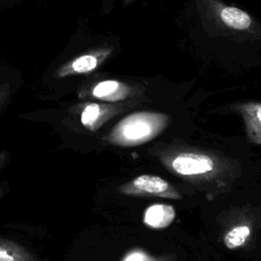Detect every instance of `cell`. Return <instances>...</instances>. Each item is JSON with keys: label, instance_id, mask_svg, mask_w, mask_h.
Returning a JSON list of instances; mask_svg holds the SVG:
<instances>
[{"label": "cell", "instance_id": "6da1fadb", "mask_svg": "<svg viewBox=\"0 0 261 261\" xmlns=\"http://www.w3.org/2000/svg\"><path fill=\"white\" fill-rule=\"evenodd\" d=\"M207 34L233 40H256L261 37L259 22L245 10L222 0H194Z\"/></svg>", "mask_w": 261, "mask_h": 261}, {"label": "cell", "instance_id": "7a4b0ae2", "mask_svg": "<svg viewBox=\"0 0 261 261\" xmlns=\"http://www.w3.org/2000/svg\"><path fill=\"white\" fill-rule=\"evenodd\" d=\"M168 117L162 113L141 111L122 118L111 130L108 141L119 146L144 144L156 137L166 125Z\"/></svg>", "mask_w": 261, "mask_h": 261}, {"label": "cell", "instance_id": "3957f363", "mask_svg": "<svg viewBox=\"0 0 261 261\" xmlns=\"http://www.w3.org/2000/svg\"><path fill=\"white\" fill-rule=\"evenodd\" d=\"M124 194L130 195H152L162 198L180 199V195L170 184L160 176L152 174H141L120 188Z\"/></svg>", "mask_w": 261, "mask_h": 261}, {"label": "cell", "instance_id": "277c9868", "mask_svg": "<svg viewBox=\"0 0 261 261\" xmlns=\"http://www.w3.org/2000/svg\"><path fill=\"white\" fill-rule=\"evenodd\" d=\"M142 90L119 80H103L95 83L89 90V95L105 102H122L141 95Z\"/></svg>", "mask_w": 261, "mask_h": 261}, {"label": "cell", "instance_id": "5b68a950", "mask_svg": "<svg viewBox=\"0 0 261 261\" xmlns=\"http://www.w3.org/2000/svg\"><path fill=\"white\" fill-rule=\"evenodd\" d=\"M112 51L113 49L110 47H102L86 52L62 65L57 70L56 74L58 76H65L70 74H85L92 72L110 57Z\"/></svg>", "mask_w": 261, "mask_h": 261}, {"label": "cell", "instance_id": "8992f818", "mask_svg": "<svg viewBox=\"0 0 261 261\" xmlns=\"http://www.w3.org/2000/svg\"><path fill=\"white\" fill-rule=\"evenodd\" d=\"M172 169L181 175H200L214 169L213 160L204 154L181 153L173 158Z\"/></svg>", "mask_w": 261, "mask_h": 261}, {"label": "cell", "instance_id": "52a82bcc", "mask_svg": "<svg viewBox=\"0 0 261 261\" xmlns=\"http://www.w3.org/2000/svg\"><path fill=\"white\" fill-rule=\"evenodd\" d=\"M120 110V105L106 104V103H88L83 107L81 112L82 124L94 130L102 123L109 119L112 115Z\"/></svg>", "mask_w": 261, "mask_h": 261}, {"label": "cell", "instance_id": "ba28073f", "mask_svg": "<svg viewBox=\"0 0 261 261\" xmlns=\"http://www.w3.org/2000/svg\"><path fill=\"white\" fill-rule=\"evenodd\" d=\"M237 109L245 120L250 140L256 144L261 145V103H242L237 106Z\"/></svg>", "mask_w": 261, "mask_h": 261}, {"label": "cell", "instance_id": "9c48e42d", "mask_svg": "<svg viewBox=\"0 0 261 261\" xmlns=\"http://www.w3.org/2000/svg\"><path fill=\"white\" fill-rule=\"evenodd\" d=\"M175 219V210L168 204H153L144 213V223L152 228H165Z\"/></svg>", "mask_w": 261, "mask_h": 261}, {"label": "cell", "instance_id": "30bf717a", "mask_svg": "<svg viewBox=\"0 0 261 261\" xmlns=\"http://www.w3.org/2000/svg\"><path fill=\"white\" fill-rule=\"evenodd\" d=\"M0 261H35V257L17 243L0 240Z\"/></svg>", "mask_w": 261, "mask_h": 261}, {"label": "cell", "instance_id": "8fae6325", "mask_svg": "<svg viewBox=\"0 0 261 261\" xmlns=\"http://www.w3.org/2000/svg\"><path fill=\"white\" fill-rule=\"evenodd\" d=\"M251 234V229L248 225H238L231 228L223 238V243L228 249H237L243 246Z\"/></svg>", "mask_w": 261, "mask_h": 261}, {"label": "cell", "instance_id": "7c38bea8", "mask_svg": "<svg viewBox=\"0 0 261 261\" xmlns=\"http://www.w3.org/2000/svg\"><path fill=\"white\" fill-rule=\"evenodd\" d=\"M122 261H156V260L142 250H134V251H130L127 255H125Z\"/></svg>", "mask_w": 261, "mask_h": 261}, {"label": "cell", "instance_id": "4fadbf2b", "mask_svg": "<svg viewBox=\"0 0 261 261\" xmlns=\"http://www.w3.org/2000/svg\"><path fill=\"white\" fill-rule=\"evenodd\" d=\"M9 94H10L9 86L7 84L0 85V108L4 105V103L8 99Z\"/></svg>", "mask_w": 261, "mask_h": 261}, {"label": "cell", "instance_id": "5bb4252c", "mask_svg": "<svg viewBox=\"0 0 261 261\" xmlns=\"http://www.w3.org/2000/svg\"><path fill=\"white\" fill-rule=\"evenodd\" d=\"M5 160H6L5 154H4V153H3V154H0V168H1V167H2V165L4 164Z\"/></svg>", "mask_w": 261, "mask_h": 261}, {"label": "cell", "instance_id": "9a60e30c", "mask_svg": "<svg viewBox=\"0 0 261 261\" xmlns=\"http://www.w3.org/2000/svg\"><path fill=\"white\" fill-rule=\"evenodd\" d=\"M125 3H128V2H132V1H134V0H123Z\"/></svg>", "mask_w": 261, "mask_h": 261}]
</instances>
